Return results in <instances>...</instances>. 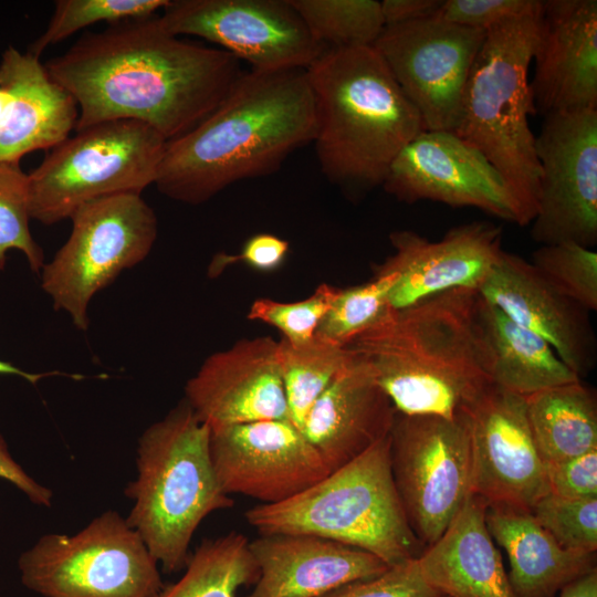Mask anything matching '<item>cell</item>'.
I'll return each mask as SVG.
<instances>
[{"instance_id":"45","label":"cell","mask_w":597,"mask_h":597,"mask_svg":"<svg viewBox=\"0 0 597 597\" xmlns=\"http://www.w3.org/2000/svg\"><path fill=\"white\" fill-rule=\"evenodd\" d=\"M0 375H14L27 380L28 383L32 385H36V383L40 381L44 377H50V376H55V375H63V376L66 375V376H72V377L77 378L76 375H67L60 371H51V373H42V374L29 373L1 359H0Z\"/></svg>"},{"instance_id":"10","label":"cell","mask_w":597,"mask_h":597,"mask_svg":"<svg viewBox=\"0 0 597 597\" xmlns=\"http://www.w3.org/2000/svg\"><path fill=\"white\" fill-rule=\"evenodd\" d=\"M66 242L41 269V287L53 307L80 331L88 327L92 298L124 270L147 258L158 233L157 217L139 193L104 197L71 216Z\"/></svg>"},{"instance_id":"36","label":"cell","mask_w":597,"mask_h":597,"mask_svg":"<svg viewBox=\"0 0 597 597\" xmlns=\"http://www.w3.org/2000/svg\"><path fill=\"white\" fill-rule=\"evenodd\" d=\"M531 513L562 547L596 553L597 498L568 499L547 493Z\"/></svg>"},{"instance_id":"31","label":"cell","mask_w":597,"mask_h":597,"mask_svg":"<svg viewBox=\"0 0 597 597\" xmlns=\"http://www.w3.org/2000/svg\"><path fill=\"white\" fill-rule=\"evenodd\" d=\"M312 36L325 48L373 46L385 28L375 0H290Z\"/></svg>"},{"instance_id":"1","label":"cell","mask_w":597,"mask_h":597,"mask_svg":"<svg viewBox=\"0 0 597 597\" xmlns=\"http://www.w3.org/2000/svg\"><path fill=\"white\" fill-rule=\"evenodd\" d=\"M44 66L77 105L75 130L133 119L167 142L207 117L243 72L231 53L170 34L157 14L86 32Z\"/></svg>"},{"instance_id":"39","label":"cell","mask_w":597,"mask_h":597,"mask_svg":"<svg viewBox=\"0 0 597 597\" xmlns=\"http://www.w3.org/2000/svg\"><path fill=\"white\" fill-rule=\"evenodd\" d=\"M538 0H446L436 17L447 22L488 31L504 21L541 12Z\"/></svg>"},{"instance_id":"26","label":"cell","mask_w":597,"mask_h":597,"mask_svg":"<svg viewBox=\"0 0 597 597\" xmlns=\"http://www.w3.org/2000/svg\"><path fill=\"white\" fill-rule=\"evenodd\" d=\"M485 521L507 555L516 597H556L569 583L597 569L596 553L562 547L530 511L486 507Z\"/></svg>"},{"instance_id":"28","label":"cell","mask_w":597,"mask_h":597,"mask_svg":"<svg viewBox=\"0 0 597 597\" xmlns=\"http://www.w3.org/2000/svg\"><path fill=\"white\" fill-rule=\"evenodd\" d=\"M531 432L544 462L597 450V404L583 380L525 397Z\"/></svg>"},{"instance_id":"16","label":"cell","mask_w":597,"mask_h":597,"mask_svg":"<svg viewBox=\"0 0 597 597\" xmlns=\"http://www.w3.org/2000/svg\"><path fill=\"white\" fill-rule=\"evenodd\" d=\"M210 453L222 490L260 504L292 499L331 473L290 419L210 428Z\"/></svg>"},{"instance_id":"43","label":"cell","mask_w":597,"mask_h":597,"mask_svg":"<svg viewBox=\"0 0 597 597\" xmlns=\"http://www.w3.org/2000/svg\"><path fill=\"white\" fill-rule=\"evenodd\" d=\"M441 0H384L380 9L385 27L434 17Z\"/></svg>"},{"instance_id":"47","label":"cell","mask_w":597,"mask_h":597,"mask_svg":"<svg viewBox=\"0 0 597 597\" xmlns=\"http://www.w3.org/2000/svg\"><path fill=\"white\" fill-rule=\"evenodd\" d=\"M443 597H447V596H443Z\"/></svg>"},{"instance_id":"42","label":"cell","mask_w":597,"mask_h":597,"mask_svg":"<svg viewBox=\"0 0 597 597\" xmlns=\"http://www.w3.org/2000/svg\"><path fill=\"white\" fill-rule=\"evenodd\" d=\"M0 479L12 483L18 488L31 503L50 507L53 492L51 489L35 481L20 465L10 453L8 443L0 433Z\"/></svg>"},{"instance_id":"33","label":"cell","mask_w":597,"mask_h":597,"mask_svg":"<svg viewBox=\"0 0 597 597\" xmlns=\"http://www.w3.org/2000/svg\"><path fill=\"white\" fill-rule=\"evenodd\" d=\"M169 0H57L45 31L31 44L29 52L40 57L81 29L97 22L115 23L127 19L147 18L161 11Z\"/></svg>"},{"instance_id":"46","label":"cell","mask_w":597,"mask_h":597,"mask_svg":"<svg viewBox=\"0 0 597 597\" xmlns=\"http://www.w3.org/2000/svg\"><path fill=\"white\" fill-rule=\"evenodd\" d=\"M10 101L11 94L4 87L0 86V125L10 104Z\"/></svg>"},{"instance_id":"9","label":"cell","mask_w":597,"mask_h":597,"mask_svg":"<svg viewBox=\"0 0 597 597\" xmlns=\"http://www.w3.org/2000/svg\"><path fill=\"white\" fill-rule=\"evenodd\" d=\"M158 566L114 510L74 535L41 536L18 559L22 584L43 597H157L165 586Z\"/></svg>"},{"instance_id":"32","label":"cell","mask_w":597,"mask_h":597,"mask_svg":"<svg viewBox=\"0 0 597 597\" xmlns=\"http://www.w3.org/2000/svg\"><path fill=\"white\" fill-rule=\"evenodd\" d=\"M396 281L394 272H375L364 284L339 289L315 336L341 347L348 346L391 310L388 298Z\"/></svg>"},{"instance_id":"37","label":"cell","mask_w":597,"mask_h":597,"mask_svg":"<svg viewBox=\"0 0 597 597\" xmlns=\"http://www.w3.org/2000/svg\"><path fill=\"white\" fill-rule=\"evenodd\" d=\"M339 287L323 283L308 297L296 302H277L271 298L255 300L248 318L266 323L279 329L291 345L312 341L316 328L332 306Z\"/></svg>"},{"instance_id":"8","label":"cell","mask_w":597,"mask_h":597,"mask_svg":"<svg viewBox=\"0 0 597 597\" xmlns=\"http://www.w3.org/2000/svg\"><path fill=\"white\" fill-rule=\"evenodd\" d=\"M75 132L28 174L31 220L52 226L86 202L142 195L155 182L167 140L147 124L115 119Z\"/></svg>"},{"instance_id":"2","label":"cell","mask_w":597,"mask_h":597,"mask_svg":"<svg viewBox=\"0 0 597 597\" xmlns=\"http://www.w3.org/2000/svg\"><path fill=\"white\" fill-rule=\"evenodd\" d=\"M315 127L306 70L242 72L207 117L166 143L154 185L171 200L203 203L234 182L276 171L313 143Z\"/></svg>"},{"instance_id":"11","label":"cell","mask_w":597,"mask_h":597,"mask_svg":"<svg viewBox=\"0 0 597 597\" xmlns=\"http://www.w3.org/2000/svg\"><path fill=\"white\" fill-rule=\"evenodd\" d=\"M392 479L408 522L425 547L434 543L471 494L467 418L396 412L389 433Z\"/></svg>"},{"instance_id":"25","label":"cell","mask_w":597,"mask_h":597,"mask_svg":"<svg viewBox=\"0 0 597 597\" xmlns=\"http://www.w3.org/2000/svg\"><path fill=\"white\" fill-rule=\"evenodd\" d=\"M470 494L442 535L417 558L423 579L447 597H516L485 521Z\"/></svg>"},{"instance_id":"12","label":"cell","mask_w":597,"mask_h":597,"mask_svg":"<svg viewBox=\"0 0 597 597\" xmlns=\"http://www.w3.org/2000/svg\"><path fill=\"white\" fill-rule=\"evenodd\" d=\"M486 31L439 18L387 25L373 48L426 130L454 132L465 84Z\"/></svg>"},{"instance_id":"6","label":"cell","mask_w":597,"mask_h":597,"mask_svg":"<svg viewBox=\"0 0 597 597\" xmlns=\"http://www.w3.org/2000/svg\"><path fill=\"white\" fill-rule=\"evenodd\" d=\"M540 18L541 12L520 17L486 31L453 132L500 172L522 227L536 216L540 190L541 167L528 124V117L536 114L528 70L538 40Z\"/></svg>"},{"instance_id":"20","label":"cell","mask_w":597,"mask_h":597,"mask_svg":"<svg viewBox=\"0 0 597 597\" xmlns=\"http://www.w3.org/2000/svg\"><path fill=\"white\" fill-rule=\"evenodd\" d=\"M533 60L536 113L597 109V1H543Z\"/></svg>"},{"instance_id":"7","label":"cell","mask_w":597,"mask_h":597,"mask_svg":"<svg viewBox=\"0 0 597 597\" xmlns=\"http://www.w3.org/2000/svg\"><path fill=\"white\" fill-rule=\"evenodd\" d=\"M244 517L260 534L314 535L364 549L388 566L425 549L392 479L389 436L292 499L258 504Z\"/></svg>"},{"instance_id":"14","label":"cell","mask_w":597,"mask_h":597,"mask_svg":"<svg viewBox=\"0 0 597 597\" xmlns=\"http://www.w3.org/2000/svg\"><path fill=\"white\" fill-rule=\"evenodd\" d=\"M159 21L170 34L205 39L255 71L306 70L326 49L290 0H169Z\"/></svg>"},{"instance_id":"40","label":"cell","mask_w":597,"mask_h":597,"mask_svg":"<svg viewBox=\"0 0 597 597\" xmlns=\"http://www.w3.org/2000/svg\"><path fill=\"white\" fill-rule=\"evenodd\" d=\"M552 494L568 499L597 498V450L572 459L544 462Z\"/></svg>"},{"instance_id":"5","label":"cell","mask_w":597,"mask_h":597,"mask_svg":"<svg viewBox=\"0 0 597 597\" xmlns=\"http://www.w3.org/2000/svg\"><path fill=\"white\" fill-rule=\"evenodd\" d=\"M136 479L125 495L126 517L166 574L186 567L200 523L233 506L221 488L210 453V428L184 399L139 437Z\"/></svg>"},{"instance_id":"18","label":"cell","mask_w":597,"mask_h":597,"mask_svg":"<svg viewBox=\"0 0 597 597\" xmlns=\"http://www.w3.org/2000/svg\"><path fill=\"white\" fill-rule=\"evenodd\" d=\"M502 237V228L489 221L457 226L437 241L410 230L391 232L394 253L375 266V272L397 274L390 307L457 289L479 291L503 252Z\"/></svg>"},{"instance_id":"44","label":"cell","mask_w":597,"mask_h":597,"mask_svg":"<svg viewBox=\"0 0 597 597\" xmlns=\"http://www.w3.org/2000/svg\"><path fill=\"white\" fill-rule=\"evenodd\" d=\"M557 597H597V569L569 583Z\"/></svg>"},{"instance_id":"34","label":"cell","mask_w":597,"mask_h":597,"mask_svg":"<svg viewBox=\"0 0 597 597\" xmlns=\"http://www.w3.org/2000/svg\"><path fill=\"white\" fill-rule=\"evenodd\" d=\"M531 264L559 294L588 312L597 310V253L573 242L541 245Z\"/></svg>"},{"instance_id":"27","label":"cell","mask_w":597,"mask_h":597,"mask_svg":"<svg viewBox=\"0 0 597 597\" xmlns=\"http://www.w3.org/2000/svg\"><path fill=\"white\" fill-rule=\"evenodd\" d=\"M476 326L483 365L495 386L527 397L582 379L547 342L517 325L480 294Z\"/></svg>"},{"instance_id":"22","label":"cell","mask_w":597,"mask_h":597,"mask_svg":"<svg viewBox=\"0 0 597 597\" xmlns=\"http://www.w3.org/2000/svg\"><path fill=\"white\" fill-rule=\"evenodd\" d=\"M350 354L345 367L313 402L301 427L331 472L388 437L397 412L370 366Z\"/></svg>"},{"instance_id":"30","label":"cell","mask_w":597,"mask_h":597,"mask_svg":"<svg viewBox=\"0 0 597 597\" xmlns=\"http://www.w3.org/2000/svg\"><path fill=\"white\" fill-rule=\"evenodd\" d=\"M350 350L314 336L302 345L277 342V360L290 420L301 430L304 418L320 395L350 358Z\"/></svg>"},{"instance_id":"15","label":"cell","mask_w":597,"mask_h":597,"mask_svg":"<svg viewBox=\"0 0 597 597\" xmlns=\"http://www.w3.org/2000/svg\"><path fill=\"white\" fill-rule=\"evenodd\" d=\"M462 411L471 442V493L486 507L531 512L549 491L525 397L490 384Z\"/></svg>"},{"instance_id":"29","label":"cell","mask_w":597,"mask_h":597,"mask_svg":"<svg viewBox=\"0 0 597 597\" xmlns=\"http://www.w3.org/2000/svg\"><path fill=\"white\" fill-rule=\"evenodd\" d=\"M249 542L237 532L205 538L190 553L182 576L164 586L157 597H235L259 577Z\"/></svg>"},{"instance_id":"4","label":"cell","mask_w":597,"mask_h":597,"mask_svg":"<svg viewBox=\"0 0 597 597\" xmlns=\"http://www.w3.org/2000/svg\"><path fill=\"white\" fill-rule=\"evenodd\" d=\"M306 74L322 172L352 193L383 186L397 155L425 130L383 57L373 46L326 48Z\"/></svg>"},{"instance_id":"24","label":"cell","mask_w":597,"mask_h":597,"mask_svg":"<svg viewBox=\"0 0 597 597\" xmlns=\"http://www.w3.org/2000/svg\"><path fill=\"white\" fill-rule=\"evenodd\" d=\"M0 86L11 94L0 125L1 161L19 164L29 153L52 149L75 129L77 105L39 56L8 48L0 61Z\"/></svg>"},{"instance_id":"35","label":"cell","mask_w":597,"mask_h":597,"mask_svg":"<svg viewBox=\"0 0 597 597\" xmlns=\"http://www.w3.org/2000/svg\"><path fill=\"white\" fill-rule=\"evenodd\" d=\"M29 181L19 164L0 160V271L7 253L21 251L34 273L44 265V252L30 231Z\"/></svg>"},{"instance_id":"41","label":"cell","mask_w":597,"mask_h":597,"mask_svg":"<svg viewBox=\"0 0 597 597\" xmlns=\"http://www.w3.org/2000/svg\"><path fill=\"white\" fill-rule=\"evenodd\" d=\"M289 252V241L272 233H256L244 242L239 253L216 254L209 273L218 276L228 266L237 263H243L259 272H273L282 266Z\"/></svg>"},{"instance_id":"19","label":"cell","mask_w":597,"mask_h":597,"mask_svg":"<svg viewBox=\"0 0 597 597\" xmlns=\"http://www.w3.org/2000/svg\"><path fill=\"white\" fill-rule=\"evenodd\" d=\"M184 399L209 428L290 419L277 342L244 338L210 355L187 381Z\"/></svg>"},{"instance_id":"3","label":"cell","mask_w":597,"mask_h":597,"mask_svg":"<svg viewBox=\"0 0 597 597\" xmlns=\"http://www.w3.org/2000/svg\"><path fill=\"white\" fill-rule=\"evenodd\" d=\"M479 292L457 289L390 310L348 346L397 412L457 417L491 383L476 326Z\"/></svg>"},{"instance_id":"13","label":"cell","mask_w":597,"mask_h":597,"mask_svg":"<svg viewBox=\"0 0 597 597\" xmlns=\"http://www.w3.org/2000/svg\"><path fill=\"white\" fill-rule=\"evenodd\" d=\"M535 150L541 177L532 239L591 249L597 243V109L545 115Z\"/></svg>"},{"instance_id":"23","label":"cell","mask_w":597,"mask_h":597,"mask_svg":"<svg viewBox=\"0 0 597 597\" xmlns=\"http://www.w3.org/2000/svg\"><path fill=\"white\" fill-rule=\"evenodd\" d=\"M249 549L259 577L247 597H322L389 568L364 549L308 534H260Z\"/></svg>"},{"instance_id":"17","label":"cell","mask_w":597,"mask_h":597,"mask_svg":"<svg viewBox=\"0 0 597 597\" xmlns=\"http://www.w3.org/2000/svg\"><path fill=\"white\" fill-rule=\"evenodd\" d=\"M397 200L473 207L519 224L515 201L500 172L450 130H422L391 163L383 184Z\"/></svg>"},{"instance_id":"38","label":"cell","mask_w":597,"mask_h":597,"mask_svg":"<svg viewBox=\"0 0 597 597\" xmlns=\"http://www.w3.org/2000/svg\"><path fill=\"white\" fill-rule=\"evenodd\" d=\"M322 597H443L422 577L417 558L394 566L375 577L345 584Z\"/></svg>"},{"instance_id":"21","label":"cell","mask_w":597,"mask_h":597,"mask_svg":"<svg viewBox=\"0 0 597 597\" xmlns=\"http://www.w3.org/2000/svg\"><path fill=\"white\" fill-rule=\"evenodd\" d=\"M478 292L547 342L579 378L593 369L596 338L589 312L554 290L531 262L503 250Z\"/></svg>"}]
</instances>
